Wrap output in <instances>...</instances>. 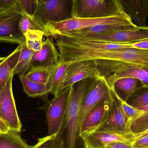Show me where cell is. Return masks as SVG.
<instances>
[{
  "mask_svg": "<svg viewBox=\"0 0 148 148\" xmlns=\"http://www.w3.org/2000/svg\"><path fill=\"white\" fill-rule=\"evenodd\" d=\"M105 77L110 88H112L118 79L123 77H131L138 79L140 82L142 87L148 88V69L135 68L124 72L111 74Z\"/></svg>",
  "mask_w": 148,
  "mask_h": 148,
  "instance_id": "ac0fdd59",
  "label": "cell"
},
{
  "mask_svg": "<svg viewBox=\"0 0 148 148\" xmlns=\"http://www.w3.org/2000/svg\"><path fill=\"white\" fill-rule=\"evenodd\" d=\"M0 132H1V130H0Z\"/></svg>",
  "mask_w": 148,
  "mask_h": 148,
  "instance_id": "60d3db41",
  "label": "cell"
},
{
  "mask_svg": "<svg viewBox=\"0 0 148 148\" xmlns=\"http://www.w3.org/2000/svg\"><path fill=\"white\" fill-rule=\"evenodd\" d=\"M23 91L29 97H43L48 95L47 84L29 80L24 75H19Z\"/></svg>",
  "mask_w": 148,
  "mask_h": 148,
  "instance_id": "7402d4cb",
  "label": "cell"
},
{
  "mask_svg": "<svg viewBox=\"0 0 148 148\" xmlns=\"http://www.w3.org/2000/svg\"><path fill=\"white\" fill-rule=\"evenodd\" d=\"M79 137L82 139L84 147L87 148H97L113 143H133L136 138L134 134L130 131L106 130L81 133Z\"/></svg>",
  "mask_w": 148,
  "mask_h": 148,
  "instance_id": "ba28073f",
  "label": "cell"
},
{
  "mask_svg": "<svg viewBox=\"0 0 148 148\" xmlns=\"http://www.w3.org/2000/svg\"><path fill=\"white\" fill-rule=\"evenodd\" d=\"M70 39L75 40L132 44L148 39V27L137 26L136 27L130 29L118 30L103 34Z\"/></svg>",
  "mask_w": 148,
  "mask_h": 148,
  "instance_id": "8992f818",
  "label": "cell"
},
{
  "mask_svg": "<svg viewBox=\"0 0 148 148\" xmlns=\"http://www.w3.org/2000/svg\"><path fill=\"white\" fill-rule=\"evenodd\" d=\"M87 148V147H84V148Z\"/></svg>",
  "mask_w": 148,
  "mask_h": 148,
  "instance_id": "ab89813d",
  "label": "cell"
},
{
  "mask_svg": "<svg viewBox=\"0 0 148 148\" xmlns=\"http://www.w3.org/2000/svg\"><path fill=\"white\" fill-rule=\"evenodd\" d=\"M143 88L144 90H142L138 88L129 97L126 102L130 106L138 109L148 105V88Z\"/></svg>",
  "mask_w": 148,
  "mask_h": 148,
  "instance_id": "4316f807",
  "label": "cell"
},
{
  "mask_svg": "<svg viewBox=\"0 0 148 148\" xmlns=\"http://www.w3.org/2000/svg\"><path fill=\"white\" fill-rule=\"evenodd\" d=\"M137 26L135 23L133 24H101L75 31L62 33L58 36H65L71 39L82 38L92 36L103 34L118 30L130 29L136 27Z\"/></svg>",
  "mask_w": 148,
  "mask_h": 148,
  "instance_id": "5bb4252c",
  "label": "cell"
},
{
  "mask_svg": "<svg viewBox=\"0 0 148 148\" xmlns=\"http://www.w3.org/2000/svg\"><path fill=\"white\" fill-rule=\"evenodd\" d=\"M101 76L95 60L80 61L71 63L62 82L61 91L70 85L86 78H97Z\"/></svg>",
  "mask_w": 148,
  "mask_h": 148,
  "instance_id": "8fae6325",
  "label": "cell"
},
{
  "mask_svg": "<svg viewBox=\"0 0 148 148\" xmlns=\"http://www.w3.org/2000/svg\"><path fill=\"white\" fill-rule=\"evenodd\" d=\"M110 91L111 103L109 111L104 121L95 130L130 131L131 123L123 111L120 97L113 88H110Z\"/></svg>",
  "mask_w": 148,
  "mask_h": 148,
  "instance_id": "30bf717a",
  "label": "cell"
},
{
  "mask_svg": "<svg viewBox=\"0 0 148 148\" xmlns=\"http://www.w3.org/2000/svg\"><path fill=\"white\" fill-rule=\"evenodd\" d=\"M133 48L148 50V39L140 41L131 44Z\"/></svg>",
  "mask_w": 148,
  "mask_h": 148,
  "instance_id": "d590c367",
  "label": "cell"
},
{
  "mask_svg": "<svg viewBox=\"0 0 148 148\" xmlns=\"http://www.w3.org/2000/svg\"><path fill=\"white\" fill-rule=\"evenodd\" d=\"M134 23L145 27L148 17V0H118Z\"/></svg>",
  "mask_w": 148,
  "mask_h": 148,
  "instance_id": "9a60e30c",
  "label": "cell"
},
{
  "mask_svg": "<svg viewBox=\"0 0 148 148\" xmlns=\"http://www.w3.org/2000/svg\"><path fill=\"white\" fill-rule=\"evenodd\" d=\"M12 75L0 92V117L9 130L21 133L22 124L18 116L12 90Z\"/></svg>",
  "mask_w": 148,
  "mask_h": 148,
  "instance_id": "9c48e42d",
  "label": "cell"
},
{
  "mask_svg": "<svg viewBox=\"0 0 148 148\" xmlns=\"http://www.w3.org/2000/svg\"><path fill=\"white\" fill-rule=\"evenodd\" d=\"M132 18L126 11L120 14L100 18L72 17L62 21L47 22L45 24V36L54 37L62 33L105 24H133Z\"/></svg>",
  "mask_w": 148,
  "mask_h": 148,
  "instance_id": "6da1fadb",
  "label": "cell"
},
{
  "mask_svg": "<svg viewBox=\"0 0 148 148\" xmlns=\"http://www.w3.org/2000/svg\"><path fill=\"white\" fill-rule=\"evenodd\" d=\"M19 45L21 46V53L13 74L20 75H25L30 69L31 60L35 52L28 49L26 43Z\"/></svg>",
  "mask_w": 148,
  "mask_h": 148,
  "instance_id": "cb8c5ba5",
  "label": "cell"
},
{
  "mask_svg": "<svg viewBox=\"0 0 148 148\" xmlns=\"http://www.w3.org/2000/svg\"><path fill=\"white\" fill-rule=\"evenodd\" d=\"M74 85V84H73ZM73 85L61 91L40 109L45 111L48 135H57L62 133L64 120L69 103L73 92Z\"/></svg>",
  "mask_w": 148,
  "mask_h": 148,
  "instance_id": "7a4b0ae2",
  "label": "cell"
},
{
  "mask_svg": "<svg viewBox=\"0 0 148 148\" xmlns=\"http://www.w3.org/2000/svg\"><path fill=\"white\" fill-rule=\"evenodd\" d=\"M73 10V0H37L34 15L46 24L72 18Z\"/></svg>",
  "mask_w": 148,
  "mask_h": 148,
  "instance_id": "277c9868",
  "label": "cell"
},
{
  "mask_svg": "<svg viewBox=\"0 0 148 148\" xmlns=\"http://www.w3.org/2000/svg\"><path fill=\"white\" fill-rule=\"evenodd\" d=\"M124 11L118 0H79L73 6V16L78 18L108 17L120 14Z\"/></svg>",
  "mask_w": 148,
  "mask_h": 148,
  "instance_id": "3957f363",
  "label": "cell"
},
{
  "mask_svg": "<svg viewBox=\"0 0 148 148\" xmlns=\"http://www.w3.org/2000/svg\"><path fill=\"white\" fill-rule=\"evenodd\" d=\"M24 35L26 46L28 49L35 52L41 49L43 36H45L44 32L39 30H28Z\"/></svg>",
  "mask_w": 148,
  "mask_h": 148,
  "instance_id": "d4e9b609",
  "label": "cell"
},
{
  "mask_svg": "<svg viewBox=\"0 0 148 148\" xmlns=\"http://www.w3.org/2000/svg\"><path fill=\"white\" fill-rule=\"evenodd\" d=\"M21 13L16 5L0 11V42L25 44V36L19 28Z\"/></svg>",
  "mask_w": 148,
  "mask_h": 148,
  "instance_id": "5b68a950",
  "label": "cell"
},
{
  "mask_svg": "<svg viewBox=\"0 0 148 148\" xmlns=\"http://www.w3.org/2000/svg\"><path fill=\"white\" fill-rule=\"evenodd\" d=\"M135 139L141 138V137H144V136H148V129L144 131V132H143V133L136 134H135Z\"/></svg>",
  "mask_w": 148,
  "mask_h": 148,
  "instance_id": "74e56055",
  "label": "cell"
},
{
  "mask_svg": "<svg viewBox=\"0 0 148 148\" xmlns=\"http://www.w3.org/2000/svg\"><path fill=\"white\" fill-rule=\"evenodd\" d=\"M101 76L106 77L109 75L121 73L135 68H142L124 63L121 62L106 60H95Z\"/></svg>",
  "mask_w": 148,
  "mask_h": 148,
  "instance_id": "d6986e66",
  "label": "cell"
},
{
  "mask_svg": "<svg viewBox=\"0 0 148 148\" xmlns=\"http://www.w3.org/2000/svg\"><path fill=\"white\" fill-rule=\"evenodd\" d=\"M62 134V133L57 135L54 138L52 148H64V142Z\"/></svg>",
  "mask_w": 148,
  "mask_h": 148,
  "instance_id": "836d02e7",
  "label": "cell"
},
{
  "mask_svg": "<svg viewBox=\"0 0 148 148\" xmlns=\"http://www.w3.org/2000/svg\"><path fill=\"white\" fill-rule=\"evenodd\" d=\"M139 81L135 78L123 77L118 79L112 88L121 99L127 101L129 97L139 88L138 87Z\"/></svg>",
  "mask_w": 148,
  "mask_h": 148,
  "instance_id": "ffe728a7",
  "label": "cell"
},
{
  "mask_svg": "<svg viewBox=\"0 0 148 148\" xmlns=\"http://www.w3.org/2000/svg\"><path fill=\"white\" fill-rule=\"evenodd\" d=\"M19 132L9 130L0 132V148H33L22 138Z\"/></svg>",
  "mask_w": 148,
  "mask_h": 148,
  "instance_id": "44dd1931",
  "label": "cell"
},
{
  "mask_svg": "<svg viewBox=\"0 0 148 148\" xmlns=\"http://www.w3.org/2000/svg\"><path fill=\"white\" fill-rule=\"evenodd\" d=\"M97 148H133L132 143L116 142L110 143Z\"/></svg>",
  "mask_w": 148,
  "mask_h": 148,
  "instance_id": "d6a6232c",
  "label": "cell"
},
{
  "mask_svg": "<svg viewBox=\"0 0 148 148\" xmlns=\"http://www.w3.org/2000/svg\"><path fill=\"white\" fill-rule=\"evenodd\" d=\"M37 5V0H16V5L21 12L33 16Z\"/></svg>",
  "mask_w": 148,
  "mask_h": 148,
  "instance_id": "f1b7e54d",
  "label": "cell"
},
{
  "mask_svg": "<svg viewBox=\"0 0 148 148\" xmlns=\"http://www.w3.org/2000/svg\"><path fill=\"white\" fill-rule=\"evenodd\" d=\"M111 103L110 96L109 99L98 103L89 111L82 124L79 136L81 133H90L99 127L108 113Z\"/></svg>",
  "mask_w": 148,
  "mask_h": 148,
  "instance_id": "4fadbf2b",
  "label": "cell"
},
{
  "mask_svg": "<svg viewBox=\"0 0 148 148\" xmlns=\"http://www.w3.org/2000/svg\"><path fill=\"white\" fill-rule=\"evenodd\" d=\"M133 148H148V135L135 139L132 143Z\"/></svg>",
  "mask_w": 148,
  "mask_h": 148,
  "instance_id": "1f68e13d",
  "label": "cell"
},
{
  "mask_svg": "<svg viewBox=\"0 0 148 148\" xmlns=\"http://www.w3.org/2000/svg\"><path fill=\"white\" fill-rule=\"evenodd\" d=\"M16 4V0H0V11L8 9Z\"/></svg>",
  "mask_w": 148,
  "mask_h": 148,
  "instance_id": "e575fe53",
  "label": "cell"
},
{
  "mask_svg": "<svg viewBox=\"0 0 148 148\" xmlns=\"http://www.w3.org/2000/svg\"><path fill=\"white\" fill-rule=\"evenodd\" d=\"M0 130L2 132H7L8 130H9V128L7 124L2 120L1 117H0Z\"/></svg>",
  "mask_w": 148,
  "mask_h": 148,
  "instance_id": "8d00e7d4",
  "label": "cell"
},
{
  "mask_svg": "<svg viewBox=\"0 0 148 148\" xmlns=\"http://www.w3.org/2000/svg\"><path fill=\"white\" fill-rule=\"evenodd\" d=\"M56 135L49 136L38 138L37 143L33 148H52L54 138Z\"/></svg>",
  "mask_w": 148,
  "mask_h": 148,
  "instance_id": "4dcf8cb0",
  "label": "cell"
},
{
  "mask_svg": "<svg viewBox=\"0 0 148 148\" xmlns=\"http://www.w3.org/2000/svg\"><path fill=\"white\" fill-rule=\"evenodd\" d=\"M120 99L123 111L131 123L142 114L143 112L142 110L130 106L127 102L123 101L120 97Z\"/></svg>",
  "mask_w": 148,
  "mask_h": 148,
  "instance_id": "f546056e",
  "label": "cell"
},
{
  "mask_svg": "<svg viewBox=\"0 0 148 148\" xmlns=\"http://www.w3.org/2000/svg\"><path fill=\"white\" fill-rule=\"evenodd\" d=\"M73 5L74 4H75V3H76L77 2V1H79V0H73Z\"/></svg>",
  "mask_w": 148,
  "mask_h": 148,
  "instance_id": "f35d334b",
  "label": "cell"
},
{
  "mask_svg": "<svg viewBox=\"0 0 148 148\" xmlns=\"http://www.w3.org/2000/svg\"><path fill=\"white\" fill-rule=\"evenodd\" d=\"M21 52V46L19 45L8 56L0 57V92L5 87L10 77L14 75L13 72L18 62Z\"/></svg>",
  "mask_w": 148,
  "mask_h": 148,
  "instance_id": "e0dca14e",
  "label": "cell"
},
{
  "mask_svg": "<svg viewBox=\"0 0 148 148\" xmlns=\"http://www.w3.org/2000/svg\"><path fill=\"white\" fill-rule=\"evenodd\" d=\"M71 63L59 61L55 66L50 67L51 75L47 84L48 94L55 97L60 92L61 86Z\"/></svg>",
  "mask_w": 148,
  "mask_h": 148,
  "instance_id": "2e32d148",
  "label": "cell"
},
{
  "mask_svg": "<svg viewBox=\"0 0 148 148\" xmlns=\"http://www.w3.org/2000/svg\"><path fill=\"white\" fill-rule=\"evenodd\" d=\"M110 87L105 77L93 78L83 100L79 116V134L84 121L89 111L97 104L110 97Z\"/></svg>",
  "mask_w": 148,
  "mask_h": 148,
  "instance_id": "52a82bcc",
  "label": "cell"
},
{
  "mask_svg": "<svg viewBox=\"0 0 148 148\" xmlns=\"http://www.w3.org/2000/svg\"><path fill=\"white\" fill-rule=\"evenodd\" d=\"M60 53L52 36H48L43 41L40 51L35 52L31 60L30 69L34 67H51L58 63Z\"/></svg>",
  "mask_w": 148,
  "mask_h": 148,
  "instance_id": "7c38bea8",
  "label": "cell"
},
{
  "mask_svg": "<svg viewBox=\"0 0 148 148\" xmlns=\"http://www.w3.org/2000/svg\"><path fill=\"white\" fill-rule=\"evenodd\" d=\"M139 109L142 110L143 113L130 124V132L134 134L143 133L148 129V105Z\"/></svg>",
  "mask_w": 148,
  "mask_h": 148,
  "instance_id": "83f0119b",
  "label": "cell"
},
{
  "mask_svg": "<svg viewBox=\"0 0 148 148\" xmlns=\"http://www.w3.org/2000/svg\"><path fill=\"white\" fill-rule=\"evenodd\" d=\"M50 75V67L37 66L31 68L24 75L28 79L36 82L47 84Z\"/></svg>",
  "mask_w": 148,
  "mask_h": 148,
  "instance_id": "484cf974",
  "label": "cell"
},
{
  "mask_svg": "<svg viewBox=\"0 0 148 148\" xmlns=\"http://www.w3.org/2000/svg\"><path fill=\"white\" fill-rule=\"evenodd\" d=\"M21 13V16L19 20V28L23 35L28 30H39L46 34L45 24L34 16H30L24 12Z\"/></svg>",
  "mask_w": 148,
  "mask_h": 148,
  "instance_id": "603a6c76",
  "label": "cell"
}]
</instances>
